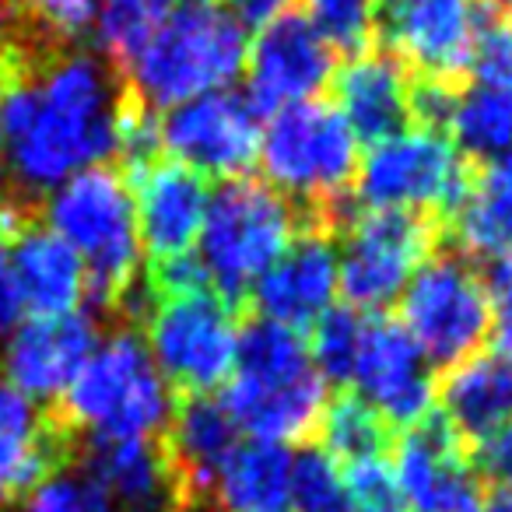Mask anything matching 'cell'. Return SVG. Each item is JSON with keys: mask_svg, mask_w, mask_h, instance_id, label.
<instances>
[{"mask_svg": "<svg viewBox=\"0 0 512 512\" xmlns=\"http://www.w3.org/2000/svg\"><path fill=\"white\" fill-rule=\"evenodd\" d=\"M123 95L113 67L88 50L25 67L4 102V144L15 183L50 193L92 165L116 155Z\"/></svg>", "mask_w": 512, "mask_h": 512, "instance_id": "cell-1", "label": "cell"}, {"mask_svg": "<svg viewBox=\"0 0 512 512\" xmlns=\"http://www.w3.org/2000/svg\"><path fill=\"white\" fill-rule=\"evenodd\" d=\"M221 404L249 439L288 446L320 428L327 383L299 330L256 316L239 330V351Z\"/></svg>", "mask_w": 512, "mask_h": 512, "instance_id": "cell-2", "label": "cell"}, {"mask_svg": "<svg viewBox=\"0 0 512 512\" xmlns=\"http://www.w3.org/2000/svg\"><path fill=\"white\" fill-rule=\"evenodd\" d=\"M249 39L214 0H176V8L123 64L144 109L165 113L190 99L225 92L242 78Z\"/></svg>", "mask_w": 512, "mask_h": 512, "instance_id": "cell-3", "label": "cell"}, {"mask_svg": "<svg viewBox=\"0 0 512 512\" xmlns=\"http://www.w3.org/2000/svg\"><path fill=\"white\" fill-rule=\"evenodd\" d=\"M172 390L151 362L137 330L106 334L71 390L60 397L57 421L88 439H158L172 418Z\"/></svg>", "mask_w": 512, "mask_h": 512, "instance_id": "cell-4", "label": "cell"}, {"mask_svg": "<svg viewBox=\"0 0 512 512\" xmlns=\"http://www.w3.org/2000/svg\"><path fill=\"white\" fill-rule=\"evenodd\" d=\"M299 232L292 200L271 190L264 179L239 176L211 190L193 260L204 285L225 302H235L253 295L256 281L278 264Z\"/></svg>", "mask_w": 512, "mask_h": 512, "instance_id": "cell-5", "label": "cell"}, {"mask_svg": "<svg viewBox=\"0 0 512 512\" xmlns=\"http://www.w3.org/2000/svg\"><path fill=\"white\" fill-rule=\"evenodd\" d=\"M46 228L78 253L88 292L120 302L141 274L134 186L113 165H92L46 193Z\"/></svg>", "mask_w": 512, "mask_h": 512, "instance_id": "cell-6", "label": "cell"}, {"mask_svg": "<svg viewBox=\"0 0 512 512\" xmlns=\"http://www.w3.org/2000/svg\"><path fill=\"white\" fill-rule=\"evenodd\" d=\"M256 162L264 169V183L281 197L323 204L355 183L362 141L337 106L316 99L271 113L260 127Z\"/></svg>", "mask_w": 512, "mask_h": 512, "instance_id": "cell-7", "label": "cell"}, {"mask_svg": "<svg viewBox=\"0 0 512 512\" xmlns=\"http://www.w3.org/2000/svg\"><path fill=\"white\" fill-rule=\"evenodd\" d=\"M148 355L158 365L169 390L207 397L228 383L239 351V320L232 302L211 288L155 292L148 306Z\"/></svg>", "mask_w": 512, "mask_h": 512, "instance_id": "cell-8", "label": "cell"}, {"mask_svg": "<svg viewBox=\"0 0 512 512\" xmlns=\"http://www.w3.org/2000/svg\"><path fill=\"white\" fill-rule=\"evenodd\" d=\"M355 197L365 211H400L425 218L453 211L470 186L467 158L442 130L404 127L386 141L369 144L355 172Z\"/></svg>", "mask_w": 512, "mask_h": 512, "instance_id": "cell-9", "label": "cell"}, {"mask_svg": "<svg viewBox=\"0 0 512 512\" xmlns=\"http://www.w3.org/2000/svg\"><path fill=\"white\" fill-rule=\"evenodd\" d=\"M397 323L432 369H453L481 355L491 334L484 278L463 256H428L400 295Z\"/></svg>", "mask_w": 512, "mask_h": 512, "instance_id": "cell-10", "label": "cell"}, {"mask_svg": "<svg viewBox=\"0 0 512 512\" xmlns=\"http://www.w3.org/2000/svg\"><path fill=\"white\" fill-rule=\"evenodd\" d=\"M428 256L432 225L425 218L400 211H362L337 242L341 295L358 313L393 306Z\"/></svg>", "mask_w": 512, "mask_h": 512, "instance_id": "cell-11", "label": "cell"}, {"mask_svg": "<svg viewBox=\"0 0 512 512\" xmlns=\"http://www.w3.org/2000/svg\"><path fill=\"white\" fill-rule=\"evenodd\" d=\"M158 120V151L204 179H239L260 151V120L246 95L232 88L165 109Z\"/></svg>", "mask_w": 512, "mask_h": 512, "instance_id": "cell-12", "label": "cell"}, {"mask_svg": "<svg viewBox=\"0 0 512 512\" xmlns=\"http://www.w3.org/2000/svg\"><path fill=\"white\" fill-rule=\"evenodd\" d=\"M337 74V53L327 39L299 15L288 11L278 22L260 29L246 50V102L256 113H281V109L316 102Z\"/></svg>", "mask_w": 512, "mask_h": 512, "instance_id": "cell-13", "label": "cell"}, {"mask_svg": "<svg viewBox=\"0 0 512 512\" xmlns=\"http://www.w3.org/2000/svg\"><path fill=\"white\" fill-rule=\"evenodd\" d=\"M481 25V0H386L376 32H383L393 60L446 81L467 67Z\"/></svg>", "mask_w": 512, "mask_h": 512, "instance_id": "cell-14", "label": "cell"}, {"mask_svg": "<svg viewBox=\"0 0 512 512\" xmlns=\"http://www.w3.org/2000/svg\"><path fill=\"white\" fill-rule=\"evenodd\" d=\"M355 397L365 400L390 428H414L432 418L435 369L397 320L376 316L365 327L355 365Z\"/></svg>", "mask_w": 512, "mask_h": 512, "instance_id": "cell-15", "label": "cell"}, {"mask_svg": "<svg viewBox=\"0 0 512 512\" xmlns=\"http://www.w3.org/2000/svg\"><path fill=\"white\" fill-rule=\"evenodd\" d=\"M393 477L407 512H474L484 498L470 456L439 414L407 428L397 446Z\"/></svg>", "mask_w": 512, "mask_h": 512, "instance_id": "cell-16", "label": "cell"}, {"mask_svg": "<svg viewBox=\"0 0 512 512\" xmlns=\"http://www.w3.org/2000/svg\"><path fill=\"white\" fill-rule=\"evenodd\" d=\"M99 344L85 313L32 316L4 341V379L32 404H60Z\"/></svg>", "mask_w": 512, "mask_h": 512, "instance_id": "cell-17", "label": "cell"}, {"mask_svg": "<svg viewBox=\"0 0 512 512\" xmlns=\"http://www.w3.org/2000/svg\"><path fill=\"white\" fill-rule=\"evenodd\" d=\"M337 295H341L337 242L320 228L295 235L292 246L278 256V264L253 288L260 316L299 334L337 306Z\"/></svg>", "mask_w": 512, "mask_h": 512, "instance_id": "cell-18", "label": "cell"}, {"mask_svg": "<svg viewBox=\"0 0 512 512\" xmlns=\"http://www.w3.org/2000/svg\"><path fill=\"white\" fill-rule=\"evenodd\" d=\"M130 186H134L141 249L155 260V267L193 253L207 214V200H211L207 179L186 165L158 158V162L144 165Z\"/></svg>", "mask_w": 512, "mask_h": 512, "instance_id": "cell-19", "label": "cell"}, {"mask_svg": "<svg viewBox=\"0 0 512 512\" xmlns=\"http://www.w3.org/2000/svg\"><path fill=\"white\" fill-rule=\"evenodd\" d=\"M78 470L116 512H190L162 439H88Z\"/></svg>", "mask_w": 512, "mask_h": 512, "instance_id": "cell-20", "label": "cell"}, {"mask_svg": "<svg viewBox=\"0 0 512 512\" xmlns=\"http://www.w3.org/2000/svg\"><path fill=\"white\" fill-rule=\"evenodd\" d=\"M71 460V432L0 376V505L25 498Z\"/></svg>", "mask_w": 512, "mask_h": 512, "instance_id": "cell-21", "label": "cell"}, {"mask_svg": "<svg viewBox=\"0 0 512 512\" xmlns=\"http://www.w3.org/2000/svg\"><path fill=\"white\" fill-rule=\"evenodd\" d=\"M162 446L172 463L179 491H183L186 509L197 512L211 498L214 477H218L221 463L239 446V428L228 418L221 400L186 397L172 411Z\"/></svg>", "mask_w": 512, "mask_h": 512, "instance_id": "cell-22", "label": "cell"}, {"mask_svg": "<svg viewBox=\"0 0 512 512\" xmlns=\"http://www.w3.org/2000/svg\"><path fill=\"white\" fill-rule=\"evenodd\" d=\"M337 81V113L344 116L358 141H386L411 127V78L390 53H355Z\"/></svg>", "mask_w": 512, "mask_h": 512, "instance_id": "cell-23", "label": "cell"}, {"mask_svg": "<svg viewBox=\"0 0 512 512\" xmlns=\"http://www.w3.org/2000/svg\"><path fill=\"white\" fill-rule=\"evenodd\" d=\"M8 235V256L25 309L36 316L81 313V302L88 299V274L78 253L46 225L18 221Z\"/></svg>", "mask_w": 512, "mask_h": 512, "instance_id": "cell-24", "label": "cell"}, {"mask_svg": "<svg viewBox=\"0 0 512 512\" xmlns=\"http://www.w3.org/2000/svg\"><path fill=\"white\" fill-rule=\"evenodd\" d=\"M435 404L460 442L484 439L512 421V365L491 351L453 365L435 386Z\"/></svg>", "mask_w": 512, "mask_h": 512, "instance_id": "cell-25", "label": "cell"}, {"mask_svg": "<svg viewBox=\"0 0 512 512\" xmlns=\"http://www.w3.org/2000/svg\"><path fill=\"white\" fill-rule=\"evenodd\" d=\"M218 512H292V453L278 442L246 439L214 477Z\"/></svg>", "mask_w": 512, "mask_h": 512, "instance_id": "cell-26", "label": "cell"}, {"mask_svg": "<svg viewBox=\"0 0 512 512\" xmlns=\"http://www.w3.org/2000/svg\"><path fill=\"white\" fill-rule=\"evenodd\" d=\"M453 232L470 256H512V151L488 162L453 207Z\"/></svg>", "mask_w": 512, "mask_h": 512, "instance_id": "cell-27", "label": "cell"}, {"mask_svg": "<svg viewBox=\"0 0 512 512\" xmlns=\"http://www.w3.org/2000/svg\"><path fill=\"white\" fill-rule=\"evenodd\" d=\"M446 130L463 158H477L484 165L495 162L512 151V95L484 85L463 88L453 99Z\"/></svg>", "mask_w": 512, "mask_h": 512, "instance_id": "cell-28", "label": "cell"}, {"mask_svg": "<svg viewBox=\"0 0 512 512\" xmlns=\"http://www.w3.org/2000/svg\"><path fill=\"white\" fill-rule=\"evenodd\" d=\"M316 432L323 435L320 449L334 456L341 467L386 460V449H390V425L358 397H337L334 404L327 400Z\"/></svg>", "mask_w": 512, "mask_h": 512, "instance_id": "cell-29", "label": "cell"}, {"mask_svg": "<svg viewBox=\"0 0 512 512\" xmlns=\"http://www.w3.org/2000/svg\"><path fill=\"white\" fill-rule=\"evenodd\" d=\"M172 8L176 0H102L92 32L106 57L127 64Z\"/></svg>", "mask_w": 512, "mask_h": 512, "instance_id": "cell-30", "label": "cell"}, {"mask_svg": "<svg viewBox=\"0 0 512 512\" xmlns=\"http://www.w3.org/2000/svg\"><path fill=\"white\" fill-rule=\"evenodd\" d=\"M365 327H369V316L351 306H334L323 320L313 323L309 358L323 383H351L358 355H362Z\"/></svg>", "mask_w": 512, "mask_h": 512, "instance_id": "cell-31", "label": "cell"}, {"mask_svg": "<svg viewBox=\"0 0 512 512\" xmlns=\"http://www.w3.org/2000/svg\"><path fill=\"white\" fill-rule=\"evenodd\" d=\"M299 15L327 39L334 53H362L379 25L376 0H302Z\"/></svg>", "mask_w": 512, "mask_h": 512, "instance_id": "cell-32", "label": "cell"}, {"mask_svg": "<svg viewBox=\"0 0 512 512\" xmlns=\"http://www.w3.org/2000/svg\"><path fill=\"white\" fill-rule=\"evenodd\" d=\"M348 488L344 467L320 446L292 456V512H344Z\"/></svg>", "mask_w": 512, "mask_h": 512, "instance_id": "cell-33", "label": "cell"}, {"mask_svg": "<svg viewBox=\"0 0 512 512\" xmlns=\"http://www.w3.org/2000/svg\"><path fill=\"white\" fill-rule=\"evenodd\" d=\"M22 512H116L81 470L60 467L22 498Z\"/></svg>", "mask_w": 512, "mask_h": 512, "instance_id": "cell-34", "label": "cell"}, {"mask_svg": "<svg viewBox=\"0 0 512 512\" xmlns=\"http://www.w3.org/2000/svg\"><path fill=\"white\" fill-rule=\"evenodd\" d=\"M463 71H470L474 85L512 95V18H484Z\"/></svg>", "mask_w": 512, "mask_h": 512, "instance_id": "cell-35", "label": "cell"}, {"mask_svg": "<svg viewBox=\"0 0 512 512\" xmlns=\"http://www.w3.org/2000/svg\"><path fill=\"white\" fill-rule=\"evenodd\" d=\"M102 0H18L22 18H29L43 36L74 43L92 32Z\"/></svg>", "mask_w": 512, "mask_h": 512, "instance_id": "cell-36", "label": "cell"}, {"mask_svg": "<svg viewBox=\"0 0 512 512\" xmlns=\"http://www.w3.org/2000/svg\"><path fill=\"white\" fill-rule=\"evenodd\" d=\"M344 488H348V509L355 512H407L393 467L386 460L344 467Z\"/></svg>", "mask_w": 512, "mask_h": 512, "instance_id": "cell-37", "label": "cell"}, {"mask_svg": "<svg viewBox=\"0 0 512 512\" xmlns=\"http://www.w3.org/2000/svg\"><path fill=\"white\" fill-rule=\"evenodd\" d=\"M484 288H488L491 302V355L512 365V256H502L491 264Z\"/></svg>", "mask_w": 512, "mask_h": 512, "instance_id": "cell-38", "label": "cell"}, {"mask_svg": "<svg viewBox=\"0 0 512 512\" xmlns=\"http://www.w3.org/2000/svg\"><path fill=\"white\" fill-rule=\"evenodd\" d=\"M470 467L481 481L495 484V488H512V421L474 442Z\"/></svg>", "mask_w": 512, "mask_h": 512, "instance_id": "cell-39", "label": "cell"}, {"mask_svg": "<svg viewBox=\"0 0 512 512\" xmlns=\"http://www.w3.org/2000/svg\"><path fill=\"white\" fill-rule=\"evenodd\" d=\"M453 99H456V92L446 81L425 78L421 85H414V92H411V120L418 123V127L442 130L449 123V113H453Z\"/></svg>", "mask_w": 512, "mask_h": 512, "instance_id": "cell-40", "label": "cell"}, {"mask_svg": "<svg viewBox=\"0 0 512 512\" xmlns=\"http://www.w3.org/2000/svg\"><path fill=\"white\" fill-rule=\"evenodd\" d=\"M242 32H260L292 11V0H214Z\"/></svg>", "mask_w": 512, "mask_h": 512, "instance_id": "cell-41", "label": "cell"}, {"mask_svg": "<svg viewBox=\"0 0 512 512\" xmlns=\"http://www.w3.org/2000/svg\"><path fill=\"white\" fill-rule=\"evenodd\" d=\"M25 313L22 292H18L15 281V267H11L8 256V235H0V341H8L11 334L18 330Z\"/></svg>", "mask_w": 512, "mask_h": 512, "instance_id": "cell-42", "label": "cell"}, {"mask_svg": "<svg viewBox=\"0 0 512 512\" xmlns=\"http://www.w3.org/2000/svg\"><path fill=\"white\" fill-rule=\"evenodd\" d=\"M18 25H22V11L18 0H0V60L18 53Z\"/></svg>", "mask_w": 512, "mask_h": 512, "instance_id": "cell-43", "label": "cell"}, {"mask_svg": "<svg viewBox=\"0 0 512 512\" xmlns=\"http://www.w3.org/2000/svg\"><path fill=\"white\" fill-rule=\"evenodd\" d=\"M25 67H29V64H25V53L22 50L0 60V144H4V102H8L11 85H15V78L25 71Z\"/></svg>", "mask_w": 512, "mask_h": 512, "instance_id": "cell-44", "label": "cell"}, {"mask_svg": "<svg viewBox=\"0 0 512 512\" xmlns=\"http://www.w3.org/2000/svg\"><path fill=\"white\" fill-rule=\"evenodd\" d=\"M474 512H512V488H495Z\"/></svg>", "mask_w": 512, "mask_h": 512, "instance_id": "cell-45", "label": "cell"}, {"mask_svg": "<svg viewBox=\"0 0 512 512\" xmlns=\"http://www.w3.org/2000/svg\"><path fill=\"white\" fill-rule=\"evenodd\" d=\"M18 214H15V207L8 204V193H4V179H0V235H8L11 228L18 225Z\"/></svg>", "mask_w": 512, "mask_h": 512, "instance_id": "cell-46", "label": "cell"}, {"mask_svg": "<svg viewBox=\"0 0 512 512\" xmlns=\"http://www.w3.org/2000/svg\"><path fill=\"white\" fill-rule=\"evenodd\" d=\"M488 4H491V8H495L502 18H512V0H488Z\"/></svg>", "mask_w": 512, "mask_h": 512, "instance_id": "cell-47", "label": "cell"}]
</instances>
